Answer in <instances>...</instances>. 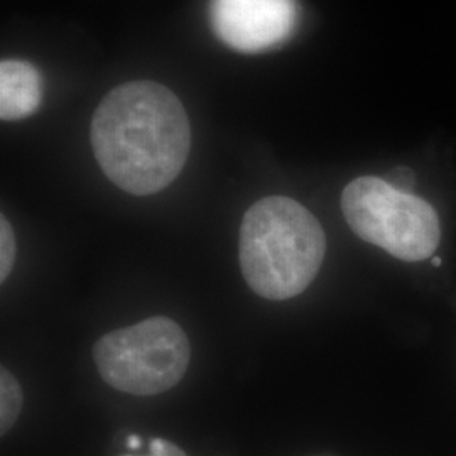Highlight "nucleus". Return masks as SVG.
Segmentation results:
<instances>
[{
    "label": "nucleus",
    "mask_w": 456,
    "mask_h": 456,
    "mask_svg": "<svg viewBox=\"0 0 456 456\" xmlns=\"http://www.w3.org/2000/svg\"><path fill=\"white\" fill-rule=\"evenodd\" d=\"M342 212L362 240L401 261L429 259L440 244V220L433 207L387 180L362 176L346 184Z\"/></svg>",
    "instance_id": "20e7f679"
},
{
    "label": "nucleus",
    "mask_w": 456,
    "mask_h": 456,
    "mask_svg": "<svg viewBox=\"0 0 456 456\" xmlns=\"http://www.w3.org/2000/svg\"><path fill=\"white\" fill-rule=\"evenodd\" d=\"M17 242L14 228L2 215L0 218V281L5 282L16 264Z\"/></svg>",
    "instance_id": "6e6552de"
},
{
    "label": "nucleus",
    "mask_w": 456,
    "mask_h": 456,
    "mask_svg": "<svg viewBox=\"0 0 456 456\" xmlns=\"http://www.w3.org/2000/svg\"><path fill=\"white\" fill-rule=\"evenodd\" d=\"M294 0H210V26L228 48L261 53L286 41L296 22Z\"/></svg>",
    "instance_id": "39448f33"
},
{
    "label": "nucleus",
    "mask_w": 456,
    "mask_h": 456,
    "mask_svg": "<svg viewBox=\"0 0 456 456\" xmlns=\"http://www.w3.org/2000/svg\"><path fill=\"white\" fill-rule=\"evenodd\" d=\"M433 265H435V267H440L441 265V261L440 259H438V257H435V259H433Z\"/></svg>",
    "instance_id": "f8f14e48"
},
{
    "label": "nucleus",
    "mask_w": 456,
    "mask_h": 456,
    "mask_svg": "<svg viewBox=\"0 0 456 456\" xmlns=\"http://www.w3.org/2000/svg\"><path fill=\"white\" fill-rule=\"evenodd\" d=\"M127 446H129L131 450H139V448L142 446V440H141L139 436L132 435V436H129V440H127Z\"/></svg>",
    "instance_id": "9b49d317"
},
{
    "label": "nucleus",
    "mask_w": 456,
    "mask_h": 456,
    "mask_svg": "<svg viewBox=\"0 0 456 456\" xmlns=\"http://www.w3.org/2000/svg\"><path fill=\"white\" fill-rule=\"evenodd\" d=\"M325 254V230L296 200L267 196L245 212L239 264L248 288L264 299L284 301L306 291Z\"/></svg>",
    "instance_id": "f03ea898"
},
{
    "label": "nucleus",
    "mask_w": 456,
    "mask_h": 456,
    "mask_svg": "<svg viewBox=\"0 0 456 456\" xmlns=\"http://www.w3.org/2000/svg\"><path fill=\"white\" fill-rule=\"evenodd\" d=\"M92 354L102 380L115 391L158 395L186 374L191 345L175 320L152 316L103 335Z\"/></svg>",
    "instance_id": "7ed1b4c3"
},
{
    "label": "nucleus",
    "mask_w": 456,
    "mask_h": 456,
    "mask_svg": "<svg viewBox=\"0 0 456 456\" xmlns=\"http://www.w3.org/2000/svg\"><path fill=\"white\" fill-rule=\"evenodd\" d=\"M43 98L39 71L20 60H4L0 65V117L20 120L34 114Z\"/></svg>",
    "instance_id": "423d86ee"
},
{
    "label": "nucleus",
    "mask_w": 456,
    "mask_h": 456,
    "mask_svg": "<svg viewBox=\"0 0 456 456\" xmlns=\"http://www.w3.org/2000/svg\"><path fill=\"white\" fill-rule=\"evenodd\" d=\"M22 411V389L9 369L0 370V433L5 435Z\"/></svg>",
    "instance_id": "0eeeda50"
},
{
    "label": "nucleus",
    "mask_w": 456,
    "mask_h": 456,
    "mask_svg": "<svg viewBox=\"0 0 456 456\" xmlns=\"http://www.w3.org/2000/svg\"><path fill=\"white\" fill-rule=\"evenodd\" d=\"M149 450H151V455L149 456H186V453L181 450L178 444H175L173 441L163 440V438H152L149 441Z\"/></svg>",
    "instance_id": "1a4fd4ad"
},
{
    "label": "nucleus",
    "mask_w": 456,
    "mask_h": 456,
    "mask_svg": "<svg viewBox=\"0 0 456 456\" xmlns=\"http://www.w3.org/2000/svg\"><path fill=\"white\" fill-rule=\"evenodd\" d=\"M90 142L100 169L115 186L149 196L180 176L191 149V126L169 88L139 80L117 86L100 102Z\"/></svg>",
    "instance_id": "f257e3e1"
},
{
    "label": "nucleus",
    "mask_w": 456,
    "mask_h": 456,
    "mask_svg": "<svg viewBox=\"0 0 456 456\" xmlns=\"http://www.w3.org/2000/svg\"><path fill=\"white\" fill-rule=\"evenodd\" d=\"M414 173L409 169V167H397L394 169L389 176L387 183H391L392 186L399 191H404V193H411L412 186H414Z\"/></svg>",
    "instance_id": "9d476101"
}]
</instances>
